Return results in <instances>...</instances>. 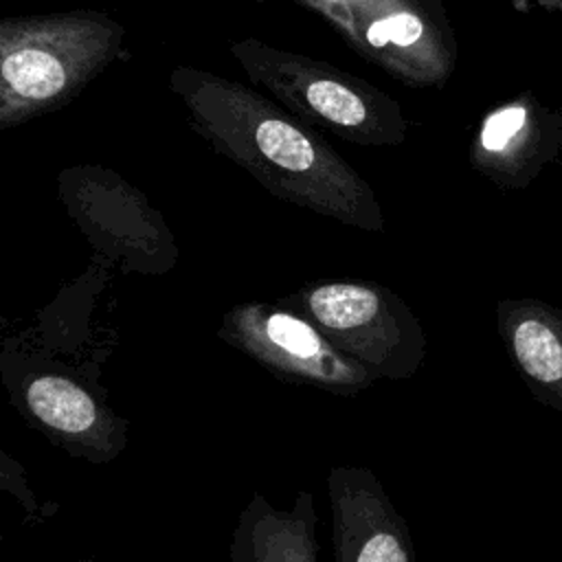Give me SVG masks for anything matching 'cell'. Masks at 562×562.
Returning a JSON list of instances; mask_svg holds the SVG:
<instances>
[{"instance_id": "1", "label": "cell", "mask_w": 562, "mask_h": 562, "mask_svg": "<svg viewBox=\"0 0 562 562\" xmlns=\"http://www.w3.org/2000/svg\"><path fill=\"white\" fill-rule=\"evenodd\" d=\"M169 90L189 127L274 198L351 228L384 233L371 184L314 127L255 86L178 64Z\"/></svg>"}, {"instance_id": "2", "label": "cell", "mask_w": 562, "mask_h": 562, "mask_svg": "<svg viewBox=\"0 0 562 562\" xmlns=\"http://www.w3.org/2000/svg\"><path fill=\"white\" fill-rule=\"evenodd\" d=\"M125 53L123 24L101 11L4 18L0 127H18L64 108Z\"/></svg>"}, {"instance_id": "3", "label": "cell", "mask_w": 562, "mask_h": 562, "mask_svg": "<svg viewBox=\"0 0 562 562\" xmlns=\"http://www.w3.org/2000/svg\"><path fill=\"white\" fill-rule=\"evenodd\" d=\"M228 53L250 86L270 92L310 127L362 147H397L408 138L402 105L358 75L257 37L231 42Z\"/></svg>"}, {"instance_id": "4", "label": "cell", "mask_w": 562, "mask_h": 562, "mask_svg": "<svg viewBox=\"0 0 562 562\" xmlns=\"http://www.w3.org/2000/svg\"><path fill=\"white\" fill-rule=\"evenodd\" d=\"M307 316L375 380H408L426 360V334L411 307L375 281H314L281 299Z\"/></svg>"}, {"instance_id": "5", "label": "cell", "mask_w": 562, "mask_h": 562, "mask_svg": "<svg viewBox=\"0 0 562 562\" xmlns=\"http://www.w3.org/2000/svg\"><path fill=\"white\" fill-rule=\"evenodd\" d=\"M59 198L90 239L130 272L165 274L178 261L173 233L143 191L108 167L75 165L57 178Z\"/></svg>"}, {"instance_id": "6", "label": "cell", "mask_w": 562, "mask_h": 562, "mask_svg": "<svg viewBox=\"0 0 562 562\" xmlns=\"http://www.w3.org/2000/svg\"><path fill=\"white\" fill-rule=\"evenodd\" d=\"M217 336L285 382L345 397L358 395L375 382L307 316L283 303H237L222 314Z\"/></svg>"}, {"instance_id": "7", "label": "cell", "mask_w": 562, "mask_h": 562, "mask_svg": "<svg viewBox=\"0 0 562 562\" xmlns=\"http://www.w3.org/2000/svg\"><path fill=\"white\" fill-rule=\"evenodd\" d=\"M560 156L562 110L531 90L496 103L468 149L472 169L505 191L527 189Z\"/></svg>"}, {"instance_id": "8", "label": "cell", "mask_w": 562, "mask_h": 562, "mask_svg": "<svg viewBox=\"0 0 562 562\" xmlns=\"http://www.w3.org/2000/svg\"><path fill=\"white\" fill-rule=\"evenodd\" d=\"M13 404L53 443L92 463H108L125 450V422L75 378L33 371L13 391Z\"/></svg>"}, {"instance_id": "9", "label": "cell", "mask_w": 562, "mask_h": 562, "mask_svg": "<svg viewBox=\"0 0 562 562\" xmlns=\"http://www.w3.org/2000/svg\"><path fill=\"white\" fill-rule=\"evenodd\" d=\"M334 562H415L406 518L364 465H334L327 474Z\"/></svg>"}, {"instance_id": "10", "label": "cell", "mask_w": 562, "mask_h": 562, "mask_svg": "<svg viewBox=\"0 0 562 562\" xmlns=\"http://www.w3.org/2000/svg\"><path fill=\"white\" fill-rule=\"evenodd\" d=\"M505 351L531 395L562 413V310L538 299L496 305Z\"/></svg>"}, {"instance_id": "11", "label": "cell", "mask_w": 562, "mask_h": 562, "mask_svg": "<svg viewBox=\"0 0 562 562\" xmlns=\"http://www.w3.org/2000/svg\"><path fill=\"white\" fill-rule=\"evenodd\" d=\"M316 525L310 492H299L288 509L255 494L237 516L228 562H321Z\"/></svg>"}, {"instance_id": "12", "label": "cell", "mask_w": 562, "mask_h": 562, "mask_svg": "<svg viewBox=\"0 0 562 562\" xmlns=\"http://www.w3.org/2000/svg\"><path fill=\"white\" fill-rule=\"evenodd\" d=\"M285 2H292L314 13L316 18L325 20L345 40V44L358 55L362 46V37L371 24H375L378 20L386 18L397 9L426 4L435 0H285Z\"/></svg>"}]
</instances>
